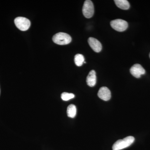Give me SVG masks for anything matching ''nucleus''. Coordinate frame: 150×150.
<instances>
[{
    "label": "nucleus",
    "instance_id": "nucleus-8",
    "mask_svg": "<svg viewBox=\"0 0 150 150\" xmlns=\"http://www.w3.org/2000/svg\"><path fill=\"white\" fill-rule=\"evenodd\" d=\"M88 43L90 46L95 52L98 53L102 50L101 43L96 38L92 37L89 38L88 39Z\"/></svg>",
    "mask_w": 150,
    "mask_h": 150
},
{
    "label": "nucleus",
    "instance_id": "nucleus-10",
    "mask_svg": "<svg viewBox=\"0 0 150 150\" xmlns=\"http://www.w3.org/2000/svg\"><path fill=\"white\" fill-rule=\"evenodd\" d=\"M115 4L119 8L123 10H128L130 8V4L126 0H115Z\"/></svg>",
    "mask_w": 150,
    "mask_h": 150
},
{
    "label": "nucleus",
    "instance_id": "nucleus-3",
    "mask_svg": "<svg viewBox=\"0 0 150 150\" xmlns=\"http://www.w3.org/2000/svg\"><path fill=\"white\" fill-rule=\"evenodd\" d=\"M14 23L16 26L22 31L27 30L30 26V22L29 20L23 17L16 18L14 20Z\"/></svg>",
    "mask_w": 150,
    "mask_h": 150
},
{
    "label": "nucleus",
    "instance_id": "nucleus-7",
    "mask_svg": "<svg viewBox=\"0 0 150 150\" xmlns=\"http://www.w3.org/2000/svg\"><path fill=\"white\" fill-rule=\"evenodd\" d=\"M98 96L100 99L108 101L111 98V93L109 89L106 87H102L98 91Z\"/></svg>",
    "mask_w": 150,
    "mask_h": 150
},
{
    "label": "nucleus",
    "instance_id": "nucleus-1",
    "mask_svg": "<svg viewBox=\"0 0 150 150\" xmlns=\"http://www.w3.org/2000/svg\"><path fill=\"white\" fill-rule=\"evenodd\" d=\"M134 141L135 138L132 136H129L123 139L118 140L112 146V150H121L128 147L134 143Z\"/></svg>",
    "mask_w": 150,
    "mask_h": 150
},
{
    "label": "nucleus",
    "instance_id": "nucleus-14",
    "mask_svg": "<svg viewBox=\"0 0 150 150\" xmlns=\"http://www.w3.org/2000/svg\"><path fill=\"white\" fill-rule=\"evenodd\" d=\"M149 57H150V54H149Z\"/></svg>",
    "mask_w": 150,
    "mask_h": 150
},
{
    "label": "nucleus",
    "instance_id": "nucleus-6",
    "mask_svg": "<svg viewBox=\"0 0 150 150\" xmlns=\"http://www.w3.org/2000/svg\"><path fill=\"white\" fill-rule=\"evenodd\" d=\"M130 71L132 76L137 79L141 77L142 75L146 73L144 68L139 64L133 65L130 69Z\"/></svg>",
    "mask_w": 150,
    "mask_h": 150
},
{
    "label": "nucleus",
    "instance_id": "nucleus-2",
    "mask_svg": "<svg viewBox=\"0 0 150 150\" xmlns=\"http://www.w3.org/2000/svg\"><path fill=\"white\" fill-rule=\"evenodd\" d=\"M54 43L60 45H67L71 43L72 38L69 34L63 32L56 33L52 38Z\"/></svg>",
    "mask_w": 150,
    "mask_h": 150
},
{
    "label": "nucleus",
    "instance_id": "nucleus-4",
    "mask_svg": "<svg viewBox=\"0 0 150 150\" xmlns=\"http://www.w3.org/2000/svg\"><path fill=\"white\" fill-rule=\"evenodd\" d=\"M110 25L113 29L119 32H123L127 29L128 23L126 21L117 19L110 22Z\"/></svg>",
    "mask_w": 150,
    "mask_h": 150
},
{
    "label": "nucleus",
    "instance_id": "nucleus-9",
    "mask_svg": "<svg viewBox=\"0 0 150 150\" xmlns=\"http://www.w3.org/2000/svg\"><path fill=\"white\" fill-rule=\"evenodd\" d=\"M86 83L88 85L93 87L96 83V73L94 70H92L89 73L86 78Z\"/></svg>",
    "mask_w": 150,
    "mask_h": 150
},
{
    "label": "nucleus",
    "instance_id": "nucleus-5",
    "mask_svg": "<svg viewBox=\"0 0 150 150\" xmlns=\"http://www.w3.org/2000/svg\"><path fill=\"white\" fill-rule=\"evenodd\" d=\"M83 13L86 18H90L93 16L94 9L93 3L90 0L85 1L82 9Z\"/></svg>",
    "mask_w": 150,
    "mask_h": 150
},
{
    "label": "nucleus",
    "instance_id": "nucleus-11",
    "mask_svg": "<svg viewBox=\"0 0 150 150\" xmlns=\"http://www.w3.org/2000/svg\"><path fill=\"white\" fill-rule=\"evenodd\" d=\"M76 108L74 105H70L67 108V115L70 118H74L76 114Z\"/></svg>",
    "mask_w": 150,
    "mask_h": 150
},
{
    "label": "nucleus",
    "instance_id": "nucleus-12",
    "mask_svg": "<svg viewBox=\"0 0 150 150\" xmlns=\"http://www.w3.org/2000/svg\"><path fill=\"white\" fill-rule=\"evenodd\" d=\"M84 57L83 55L80 54H77L75 55L74 62L75 64L78 67H81L84 62Z\"/></svg>",
    "mask_w": 150,
    "mask_h": 150
},
{
    "label": "nucleus",
    "instance_id": "nucleus-13",
    "mask_svg": "<svg viewBox=\"0 0 150 150\" xmlns=\"http://www.w3.org/2000/svg\"><path fill=\"white\" fill-rule=\"evenodd\" d=\"M75 97L74 95L72 93H68L67 92L63 93L61 95V98L63 100L68 101L69 100L74 98Z\"/></svg>",
    "mask_w": 150,
    "mask_h": 150
}]
</instances>
